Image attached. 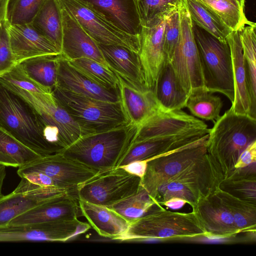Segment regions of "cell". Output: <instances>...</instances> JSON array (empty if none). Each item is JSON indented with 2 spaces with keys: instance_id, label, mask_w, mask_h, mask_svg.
I'll return each mask as SVG.
<instances>
[{
  "instance_id": "obj_47",
  "label": "cell",
  "mask_w": 256,
  "mask_h": 256,
  "mask_svg": "<svg viewBox=\"0 0 256 256\" xmlns=\"http://www.w3.org/2000/svg\"><path fill=\"white\" fill-rule=\"evenodd\" d=\"M186 203V201L182 198H172L164 202L162 205L172 209H178L182 208Z\"/></svg>"
},
{
  "instance_id": "obj_30",
  "label": "cell",
  "mask_w": 256,
  "mask_h": 256,
  "mask_svg": "<svg viewBox=\"0 0 256 256\" xmlns=\"http://www.w3.org/2000/svg\"><path fill=\"white\" fill-rule=\"evenodd\" d=\"M256 24L245 26L238 32L242 46L252 117L256 118Z\"/></svg>"
},
{
  "instance_id": "obj_36",
  "label": "cell",
  "mask_w": 256,
  "mask_h": 256,
  "mask_svg": "<svg viewBox=\"0 0 256 256\" xmlns=\"http://www.w3.org/2000/svg\"><path fill=\"white\" fill-rule=\"evenodd\" d=\"M204 5L232 31H240L253 24L246 17L244 8L227 0H196Z\"/></svg>"
},
{
  "instance_id": "obj_40",
  "label": "cell",
  "mask_w": 256,
  "mask_h": 256,
  "mask_svg": "<svg viewBox=\"0 0 256 256\" xmlns=\"http://www.w3.org/2000/svg\"><path fill=\"white\" fill-rule=\"evenodd\" d=\"M46 0H10L7 20L12 25L30 24Z\"/></svg>"
},
{
  "instance_id": "obj_7",
  "label": "cell",
  "mask_w": 256,
  "mask_h": 256,
  "mask_svg": "<svg viewBox=\"0 0 256 256\" xmlns=\"http://www.w3.org/2000/svg\"><path fill=\"white\" fill-rule=\"evenodd\" d=\"M205 89L224 95L232 104L234 92L230 50L221 42L194 24Z\"/></svg>"
},
{
  "instance_id": "obj_12",
  "label": "cell",
  "mask_w": 256,
  "mask_h": 256,
  "mask_svg": "<svg viewBox=\"0 0 256 256\" xmlns=\"http://www.w3.org/2000/svg\"><path fill=\"white\" fill-rule=\"evenodd\" d=\"M58 1L96 42L122 46L139 54L140 36L120 30L80 0Z\"/></svg>"
},
{
  "instance_id": "obj_44",
  "label": "cell",
  "mask_w": 256,
  "mask_h": 256,
  "mask_svg": "<svg viewBox=\"0 0 256 256\" xmlns=\"http://www.w3.org/2000/svg\"><path fill=\"white\" fill-rule=\"evenodd\" d=\"M8 22L6 20L0 22V77L16 64L10 46Z\"/></svg>"
},
{
  "instance_id": "obj_35",
  "label": "cell",
  "mask_w": 256,
  "mask_h": 256,
  "mask_svg": "<svg viewBox=\"0 0 256 256\" xmlns=\"http://www.w3.org/2000/svg\"><path fill=\"white\" fill-rule=\"evenodd\" d=\"M212 94L202 88L189 95L186 107L193 116L214 123L219 119L223 102L220 97Z\"/></svg>"
},
{
  "instance_id": "obj_16",
  "label": "cell",
  "mask_w": 256,
  "mask_h": 256,
  "mask_svg": "<svg viewBox=\"0 0 256 256\" xmlns=\"http://www.w3.org/2000/svg\"><path fill=\"white\" fill-rule=\"evenodd\" d=\"M167 15L142 26L140 34V59L146 86L154 90L166 60L163 48V32Z\"/></svg>"
},
{
  "instance_id": "obj_49",
  "label": "cell",
  "mask_w": 256,
  "mask_h": 256,
  "mask_svg": "<svg viewBox=\"0 0 256 256\" xmlns=\"http://www.w3.org/2000/svg\"><path fill=\"white\" fill-rule=\"evenodd\" d=\"M10 0H0V22L7 20V12Z\"/></svg>"
},
{
  "instance_id": "obj_14",
  "label": "cell",
  "mask_w": 256,
  "mask_h": 256,
  "mask_svg": "<svg viewBox=\"0 0 256 256\" xmlns=\"http://www.w3.org/2000/svg\"><path fill=\"white\" fill-rule=\"evenodd\" d=\"M89 224L78 218L0 228V242H66L82 234Z\"/></svg>"
},
{
  "instance_id": "obj_13",
  "label": "cell",
  "mask_w": 256,
  "mask_h": 256,
  "mask_svg": "<svg viewBox=\"0 0 256 256\" xmlns=\"http://www.w3.org/2000/svg\"><path fill=\"white\" fill-rule=\"evenodd\" d=\"M40 172L53 179L58 186L78 196V188L100 172L68 158L62 153L40 156L18 167V174Z\"/></svg>"
},
{
  "instance_id": "obj_25",
  "label": "cell",
  "mask_w": 256,
  "mask_h": 256,
  "mask_svg": "<svg viewBox=\"0 0 256 256\" xmlns=\"http://www.w3.org/2000/svg\"><path fill=\"white\" fill-rule=\"evenodd\" d=\"M97 44L109 68L116 75L134 86L147 87L138 53L120 45Z\"/></svg>"
},
{
  "instance_id": "obj_38",
  "label": "cell",
  "mask_w": 256,
  "mask_h": 256,
  "mask_svg": "<svg viewBox=\"0 0 256 256\" xmlns=\"http://www.w3.org/2000/svg\"><path fill=\"white\" fill-rule=\"evenodd\" d=\"M156 206L148 192L141 186L136 194L108 208L130 222L150 212Z\"/></svg>"
},
{
  "instance_id": "obj_39",
  "label": "cell",
  "mask_w": 256,
  "mask_h": 256,
  "mask_svg": "<svg viewBox=\"0 0 256 256\" xmlns=\"http://www.w3.org/2000/svg\"><path fill=\"white\" fill-rule=\"evenodd\" d=\"M0 152L14 159L19 166L28 164L41 156L0 127Z\"/></svg>"
},
{
  "instance_id": "obj_51",
  "label": "cell",
  "mask_w": 256,
  "mask_h": 256,
  "mask_svg": "<svg viewBox=\"0 0 256 256\" xmlns=\"http://www.w3.org/2000/svg\"><path fill=\"white\" fill-rule=\"evenodd\" d=\"M236 1L240 6L244 8L245 0H236Z\"/></svg>"
},
{
  "instance_id": "obj_43",
  "label": "cell",
  "mask_w": 256,
  "mask_h": 256,
  "mask_svg": "<svg viewBox=\"0 0 256 256\" xmlns=\"http://www.w3.org/2000/svg\"><path fill=\"white\" fill-rule=\"evenodd\" d=\"M179 34L180 18L177 9L167 15L163 32V48L166 60L169 63L176 46Z\"/></svg>"
},
{
  "instance_id": "obj_52",
  "label": "cell",
  "mask_w": 256,
  "mask_h": 256,
  "mask_svg": "<svg viewBox=\"0 0 256 256\" xmlns=\"http://www.w3.org/2000/svg\"><path fill=\"white\" fill-rule=\"evenodd\" d=\"M228 0V1H229V2H232V3L234 4H237V5H238V6H239V4H238V2H237L236 1V0ZM240 7H241V6H240Z\"/></svg>"
},
{
  "instance_id": "obj_45",
  "label": "cell",
  "mask_w": 256,
  "mask_h": 256,
  "mask_svg": "<svg viewBox=\"0 0 256 256\" xmlns=\"http://www.w3.org/2000/svg\"><path fill=\"white\" fill-rule=\"evenodd\" d=\"M256 162V141L250 144L240 154L234 168L246 167Z\"/></svg>"
},
{
  "instance_id": "obj_8",
  "label": "cell",
  "mask_w": 256,
  "mask_h": 256,
  "mask_svg": "<svg viewBox=\"0 0 256 256\" xmlns=\"http://www.w3.org/2000/svg\"><path fill=\"white\" fill-rule=\"evenodd\" d=\"M52 94L88 134L128 124L120 102L93 98L58 86H55Z\"/></svg>"
},
{
  "instance_id": "obj_32",
  "label": "cell",
  "mask_w": 256,
  "mask_h": 256,
  "mask_svg": "<svg viewBox=\"0 0 256 256\" xmlns=\"http://www.w3.org/2000/svg\"><path fill=\"white\" fill-rule=\"evenodd\" d=\"M60 54L45 55L26 59L18 64L32 79L51 92L56 86Z\"/></svg>"
},
{
  "instance_id": "obj_28",
  "label": "cell",
  "mask_w": 256,
  "mask_h": 256,
  "mask_svg": "<svg viewBox=\"0 0 256 256\" xmlns=\"http://www.w3.org/2000/svg\"><path fill=\"white\" fill-rule=\"evenodd\" d=\"M153 90L162 110H178L186 107L188 96L180 87L170 64L166 60Z\"/></svg>"
},
{
  "instance_id": "obj_24",
  "label": "cell",
  "mask_w": 256,
  "mask_h": 256,
  "mask_svg": "<svg viewBox=\"0 0 256 256\" xmlns=\"http://www.w3.org/2000/svg\"><path fill=\"white\" fill-rule=\"evenodd\" d=\"M74 93L106 102H120L118 92L91 80L70 66L60 54L56 86Z\"/></svg>"
},
{
  "instance_id": "obj_9",
  "label": "cell",
  "mask_w": 256,
  "mask_h": 256,
  "mask_svg": "<svg viewBox=\"0 0 256 256\" xmlns=\"http://www.w3.org/2000/svg\"><path fill=\"white\" fill-rule=\"evenodd\" d=\"M180 34L170 64L180 87L189 96L204 87L200 58L194 31V23L182 0L178 6Z\"/></svg>"
},
{
  "instance_id": "obj_50",
  "label": "cell",
  "mask_w": 256,
  "mask_h": 256,
  "mask_svg": "<svg viewBox=\"0 0 256 256\" xmlns=\"http://www.w3.org/2000/svg\"><path fill=\"white\" fill-rule=\"evenodd\" d=\"M6 176V166L0 164V198L3 196L2 192Z\"/></svg>"
},
{
  "instance_id": "obj_11",
  "label": "cell",
  "mask_w": 256,
  "mask_h": 256,
  "mask_svg": "<svg viewBox=\"0 0 256 256\" xmlns=\"http://www.w3.org/2000/svg\"><path fill=\"white\" fill-rule=\"evenodd\" d=\"M208 134L175 150L148 160L141 186L150 196L164 180L176 175L208 153Z\"/></svg>"
},
{
  "instance_id": "obj_27",
  "label": "cell",
  "mask_w": 256,
  "mask_h": 256,
  "mask_svg": "<svg viewBox=\"0 0 256 256\" xmlns=\"http://www.w3.org/2000/svg\"><path fill=\"white\" fill-rule=\"evenodd\" d=\"M226 41L229 45L232 56L234 92V100L230 108L235 113L248 114L252 117L251 104L238 32H232L227 37Z\"/></svg>"
},
{
  "instance_id": "obj_48",
  "label": "cell",
  "mask_w": 256,
  "mask_h": 256,
  "mask_svg": "<svg viewBox=\"0 0 256 256\" xmlns=\"http://www.w3.org/2000/svg\"><path fill=\"white\" fill-rule=\"evenodd\" d=\"M0 164L6 166L18 167V162L11 157L0 152Z\"/></svg>"
},
{
  "instance_id": "obj_42",
  "label": "cell",
  "mask_w": 256,
  "mask_h": 256,
  "mask_svg": "<svg viewBox=\"0 0 256 256\" xmlns=\"http://www.w3.org/2000/svg\"><path fill=\"white\" fill-rule=\"evenodd\" d=\"M0 82L15 86L22 90L40 94H51L52 92L28 76L18 64L0 77Z\"/></svg>"
},
{
  "instance_id": "obj_22",
  "label": "cell",
  "mask_w": 256,
  "mask_h": 256,
  "mask_svg": "<svg viewBox=\"0 0 256 256\" xmlns=\"http://www.w3.org/2000/svg\"><path fill=\"white\" fill-rule=\"evenodd\" d=\"M7 29L16 64L34 57L61 54L50 41L30 24L12 25L8 22Z\"/></svg>"
},
{
  "instance_id": "obj_29",
  "label": "cell",
  "mask_w": 256,
  "mask_h": 256,
  "mask_svg": "<svg viewBox=\"0 0 256 256\" xmlns=\"http://www.w3.org/2000/svg\"><path fill=\"white\" fill-rule=\"evenodd\" d=\"M30 24L60 52L62 18L58 0H46Z\"/></svg>"
},
{
  "instance_id": "obj_2",
  "label": "cell",
  "mask_w": 256,
  "mask_h": 256,
  "mask_svg": "<svg viewBox=\"0 0 256 256\" xmlns=\"http://www.w3.org/2000/svg\"><path fill=\"white\" fill-rule=\"evenodd\" d=\"M137 126L126 124L84 135L62 154L100 172L117 168Z\"/></svg>"
},
{
  "instance_id": "obj_18",
  "label": "cell",
  "mask_w": 256,
  "mask_h": 256,
  "mask_svg": "<svg viewBox=\"0 0 256 256\" xmlns=\"http://www.w3.org/2000/svg\"><path fill=\"white\" fill-rule=\"evenodd\" d=\"M190 142L186 134L164 130L144 140L130 144L118 167L137 160L154 158L180 148Z\"/></svg>"
},
{
  "instance_id": "obj_31",
  "label": "cell",
  "mask_w": 256,
  "mask_h": 256,
  "mask_svg": "<svg viewBox=\"0 0 256 256\" xmlns=\"http://www.w3.org/2000/svg\"><path fill=\"white\" fill-rule=\"evenodd\" d=\"M236 168L220 183L219 188L240 200L256 204V166Z\"/></svg>"
},
{
  "instance_id": "obj_1",
  "label": "cell",
  "mask_w": 256,
  "mask_h": 256,
  "mask_svg": "<svg viewBox=\"0 0 256 256\" xmlns=\"http://www.w3.org/2000/svg\"><path fill=\"white\" fill-rule=\"evenodd\" d=\"M255 141L256 118L248 114H236L230 108L214 123L210 129L207 150L224 179L235 170L240 154Z\"/></svg>"
},
{
  "instance_id": "obj_33",
  "label": "cell",
  "mask_w": 256,
  "mask_h": 256,
  "mask_svg": "<svg viewBox=\"0 0 256 256\" xmlns=\"http://www.w3.org/2000/svg\"><path fill=\"white\" fill-rule=\"evenodd\" d=\"M215 192L232 214L239 233H256V204L240 200L219 188Z\"/></svg>"
},
{
  "instance_id": "obj_5",
  "label": "cell",
  "mask_w": 256,
  "mask_h": 256,
  "mask_svg": "<svg viewBox=\"0 0 256 256\" xmlns=\"http://www.w3.org/2000/svg\"><path fill=\"white\" fill-rule=\"evenodd\" d=\"M206 232L194 213L174 212L156 204L144 216L130 222L122 242L206 237Z\"/></svg>"
},
{
  "instance_id": "obj_17",
  "label": "cell",
  "mask_w": 256,
  "mask_h": 256,
  "mask_svg": "<svg viewBox=\"0 0 256 256\" xmlns=\"http://www.w3.org/2000/svg\"><path fill=\"white\" fill-rule=\"evenodd\" d=\"M60 7L62 28L60 52L62 56L68 60L90 58L109 68L98 44L70 13L61 6Z\"/></svg>"
},
{
  "instance_id": "obj_15",
  "label": "cell",
  "mask_w": 256,
  "mask_h": 256,
  "mask_svg": "<svg viewBox=\"0 0 256 256\" xmlns=\"http://www.w3.org/2000/svg\"><path fill=\"white\" fill-rule=\"evenodd\" d=\"M70 192L59 188L39 186L21 178L10 194L0 198V228L8 226L14 218L58 196Z\"/></svg>"
},
{
  "instance_id": "obj_10",
  "label": "cell",
  "mask_w": 256,
  "mask_h": 256,
  "mask_svg": "<svg viewBox=\"0 0 256 256\" xmlns=\"http://www.w3.org/2000/svg\"><path fill=\"white\" fill-rule=\"evenodd\" d=\"M141 178L121 167L100 172L78 188V199L109 207L135 194Z\"/></svg>"
},
{
  "instance_id": "obj_4",
  "label": "cell",
  "mask_w": 256,
  "mask_h": 256,
  "mask_svg": "<svg viewBox=\"0 0 256 256\" xmlns=\"http://www.w3.org/2000/svg\"><path fill=\"white\" fill-rule=\"evenodd\" d=\"M0 127L41 156L57 154L45 138L44 126L36 112L1 82Z\"/></svg>"
},
{
  "instance_id": "obj_3",
  "label": "cell",
  "mask_w": 256,
  "mask_h": 256,
  "mask_svg": "<svg viewBox=\"0 0 256 256\" xmlns=\"http://www.w3.org/2000/svg\"><path fill=\"white\" fill-rule=\"evenodd\" d=\"M223 179L218 166L207 153L164 180L150 196L158 206L172 198H178L194 208L200 200L214 192Z\"/></svg>"
},
{
  "instance_id": "obj_21",
  "label": "cell",
  "mask_w": 256,
  "mask_h": 256,
  "mask_svg": "<svg viewBox=\"0 0 256 256\" xmlns=\"http://www.w3.org/2000/svg\"><path fill=\"white\" fill-rule=\"evenodd\" d=\"M80 214L78 196L67 193L29 210L12 220L8 226L70 220L78 218Z\"/></svg>"
},
{
  "instance_id": "obj_34",
  "label": "cell",
  "mask_w": 256,
  "mask_h": 256,
  "mask_svg": "<svg viewBox=\"0 0 256 256\" xmlns=\"http://www.w3.org/2000/svg\"><path fill=\"white\" fill-rule=\"evenodd\" d=\"M193 23L221 42L232 32L210 10L196 0H184Z\"/></svg>"
},
{
  "instance_id": "obj_20",
  "label": "cell",
  "mask_w": 256,
  "mask_h": 256,
  "mask_svg": "<svg viewBox=\"0 0 256 256\" xmlns=\"http://www.w3.org/2000/svg\"><path fill=\"white\" fill-rule=\"evenodd\" d=\"M192 212L207 238H230L239 234L232 214L215 192L200 200Z\"/></svg>"
},
{
  "instance_id": "obj_41",
  "label": "cell",
  "mask_w": 256,
  "mask_h": 256,
  "mask_svg": "<svg viewBox=\"0 0 256 256\" xmlns=\"http://www.w3.org/2000/svg\"><path fill=\"white\" fill-rule=\"evenodd\" d=\"M182 0H137L142 26L178 9Z\"/></svg>"
},
{
  "instance_id": "obj_19",
  "label": "cell",
  "mask_w": 256,
  "mask_h": 256,
  "mask_svg": "<svg viewBox=\"0 0 256 256\" xmlns=\"http://www.w3.org/2000/svg\"><path fill=\"white\" fill-rule=\"evenodd\" d=\"M116 76L120 102L128 124L138 127L162 109L153 90L134 86Z\"/></svg>"
},
{
  "instance_id": "obj_46",
  "label": "cell",
  "mask_w": 256,
  "mask_h": 256,
  "mask_svg": "<svg viewBox=\"0 0 256 256\" xmlns=\"http://www.w3.org/2000/svg\"><path fill=\"white\" fill-rule=\"evenodd\" d=\"M147 164L148 161L146 160H137L129 163L121 168L128 172L142 178L146 173Z\"/></svg>"
},
{
  "instance_id": "obj_23",
  "label": "cell",
  "mask_w": 256,
  "mask_h": 256,
  "mask_svg": "<svg viewBox=\"0 0 256 256\" xmlns=\"http://www.w3.org/2000/svg\"><path fill=\"white\" fill-rule=\"evenodd\" d=\"M120 30L140 36L137 0H80Z\"/></svg>"
},
{
  "instance_id": "obj_6",
  "label": "cell",
  "mask_w": 256,
  "mask_h": 256,
  "mask_svg": "<svg viewBox=\"0 0 256 256\" xmlns=\"http://www.w3.org/2000/svg\"><path fill=\"white\" fill-rule=\"evenodd\" d=\"M26 101L36 112L44 125L46 140L58 154L88 134L56 100L52 94H40L2 82Z\"/></svg>"
},
{
  "instance_id": "obj_26",
  "label": "cell",
  "mask_w": 256,
  "mask_h": 256,
  "mask_svg": "<svg viewBox=\"0 0 256 256\" xmlns=\"http://www.w3.org/2000/svg\"><path fill=\"white\" fill-rule=\"evenodd\" d=\"M81 214L96 232L104 238L118 240L130 222L108 207L78 199Z\"/></svg>"
},
{
  "instance_id": "obj_37",
  "label": "cell",
  "mask_w": 256,
  "mask_h": 256,
  "mask_svg": "<svg viewBox=\"0 0 256 256\" xmlns=\"http://www.w3.org/2000/svg\"><path fill=\"white\" fill-rule=\"evenodd\" d=\"M68 62L71 66L91 80L105 88L118 92V78L110 68L87 58Z\"/></svg>"
}]
</instances>
